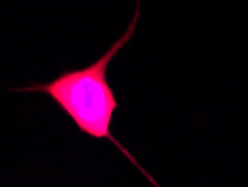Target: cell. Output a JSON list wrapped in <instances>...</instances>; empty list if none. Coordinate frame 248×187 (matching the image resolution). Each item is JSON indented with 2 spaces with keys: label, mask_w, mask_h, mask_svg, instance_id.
Masks as SVG:
<instances>
[{
  "label": "cell",
  "mask_w": 248,
  "mask_h": 187,
  "mask_svg": "<svg viewBox=\"0 0 248 187\" xmlns=\"http://www.w3.org/2000/svg\"><path fill=\"white\" fill-rule=\"evenodd\" d=\"M139 0L136 15L124 34L97 61L78 69H65L47 83H32L31 86L10 89L16 92H36L46 94L71 119L76 128L90 137L107 139L116 146L148 181L159 186L134 157L116 140L111 133V123L119 102L108 84V68L111 61L124 49L134 36L139 19Z\"/></svg>",
  "instance_id": "obj_1"
}]
</instances>
